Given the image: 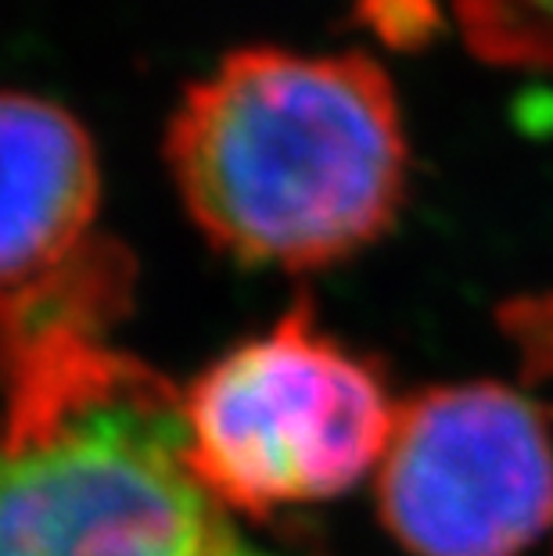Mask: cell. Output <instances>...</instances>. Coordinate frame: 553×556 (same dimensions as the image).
I'll use <instances>...</instances> for the list:
<instances>
[{
    "instance_id": "1",
    "label": "cell",
    "mask_w": 553,
    "mask_h": 556,
    "mask_svg": "<svg viewBox=\"0 0 553 556\" xmlns=\"http://www.w3.org/2000/svg\"><path fill=\"white\" fill-rule=\"evenodd\" d=\"M187 216L255 269H327L395 227L410 140L367 54L241 47L191 83L166 129Z\"/></svg>"
},
{
    "instance_id": "4",
    "label": "cell",
    "mask_w": 553,
    "mask_h": 556,
    "mask_svg": "<svg viewBox=\"0 0 553 556\" xmlns=\"http://www.w3.org/2000/svg\"><path fill=\"white\" fill-rule=\"evenodd\" d=\"M101 165L62 104L0 90V374L109 341L134 309L137 258L98 230Z\"/></svg>"
},
{
    "instance_id": "3",
    "label": "cell",
    "mask_w": 553,
    "mask_h": 556,
    "mask_svg": "<svg viewBox=\"0 0 553 556\" xmlns=\"http://www.w3.org/2000/svg\"><path fill=\"white\" fill-rule=\"evenodd\" d=\"M187 464L223 510L274 517L327 503L381 467L399 406L374 359L310 302L227 349L180 392Z\"/></svg>"
},
{
    "instance_id": "8",
    "label": "cell",
    "mask_w": 553,
    "mask_h": 556,
    "mask_svg": "<svg viewBox=\"0 0 553 556\" xmlns=\"http://www.w3.org/2000/svg\"><path fill=\"white\" fill-rule=\"evenodd\" d=\"M500 324L521 352L525 370L532 377H553V294L507 305Z\"/></svg>"
},
{
    "instance_id": "7",
    "label": "cell",
    "mask_w": 553,
    "mask_h": 556,
    "mask_svg": "<svg viewBox=\"0 0 553 556\" xmlns=\"http://www.w3.org/2000/svg\"><path fill=\"white\" fill-rule=\"evenodd\" d=\"M352 22L392 51H420L442 26L439 0H352Z\"/></svg>"
},
{
    "instance_id": "9",
    "label": "cell",
    "mask_w": 553,
    "mask_h": 556,
    "mask_svg": "<svg viewBox=\"0 0 553 556\" xmlns=\"http://www.w3.org/2000/svg\"><path fill=\"white\" fill-rule=\"evenodd\" d=\"M241 556H244V553H241Z\"/></svg>"
},
{
    "instance_id": "2",
    "label": "cell",
    "mask_w": 553,
    "mask_h": 556,
    "mask_svg": "<svg viewBox=\"0 0 553 556\" xmlns=\"http://www.w3.org/2000/svg\"><path fill=\"white\" fill-rule=\"evenodd\" d=\"M0 556H241L155 366L90 341L0 374Z\"/></svg>"
},
{
    "instance_id": "5",
    "label": "cell",
    "mask_w": 553,
    "mask_h": 556,
    "mask_svg": "<svg viewBox=\"0 0 553 556\" xmlns=\"http://www.w3.org/2000/svg\"><path fill=\"white\" fill-rule=\"evenodd\" d=\"M378 514L410 556H521L553 528V424L497 381L425 388L395 413Z\"/></svg>"
},
{
    "instance_id": "6",
    "label": "cell",
    "mask_w": 553,
    "mask_h": 556,
    "mask_svg": "<svg viewBox=\"0 0 553 556\" xmlns=\"http://www.w3.org/2000/svg\"><path fill=\"white\" fill-rule=\"evenodd\" d=\"M481 62L553 76V0H450Z\"/></svg>"
}]
</instances>
